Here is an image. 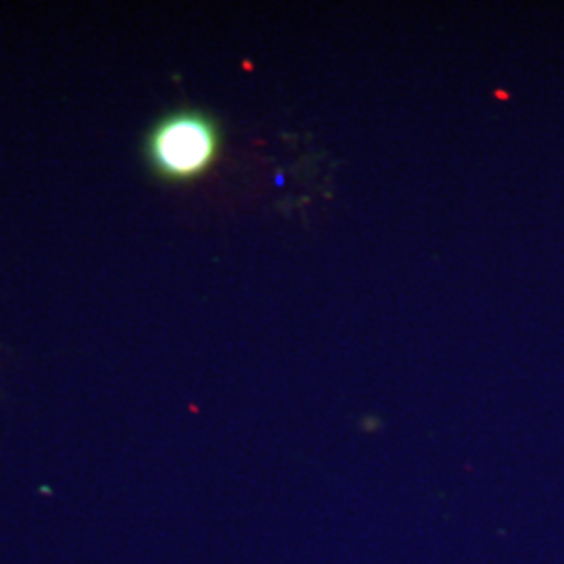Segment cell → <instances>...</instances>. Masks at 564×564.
Segmentation results:
<instances>
[{"label":"cell","instance_id":"6da1fadb","mask_svg":"<svg viewBox=\"0 0 564 564\" xmlns=\"http://www.w3.org/2000/svg\"><path fill=\"white\" fill-rule=\"evenodd\" d=\"M216 134L195 116L165 121L153 137V160L170 176H193L212 162Z\"/></svg>","mask_w":564,"mask_h":564}]
</instances>
